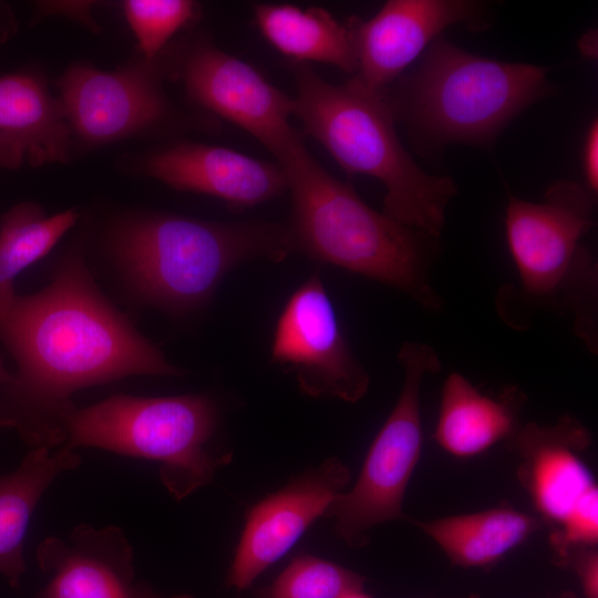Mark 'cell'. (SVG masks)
Segmentation results:
<instances>
[{
  "label": "cell",
  "instance_id": "obj_1",
  "mask_svg": "<svg viewBox=\"0 0 598 598\" xmlns=\"http://www.w3.org/2000/svg\"><path fill=\"white\" fill-rule=\"evenodd\" d=\"M0 341L17 364L0 388V426L31 448L64 444L81 389L183 374L102 295L75 252L44 289L0 309Z\"/></svg>",
  "mask_w": 598,
  "mask_h": 598
},
{
  "label": "cell",
  "instance_id": "obj_2",
  "mask_svg": "<svg viewBox=\"0 0 598 598\" xmlns=\"http://www.w3.org/2000/svg\"><path fill=\"white\" fill-rule=\"evenodd\" d=\"M296 83L292 116L349 175H365L385 187L383 213L398 223L439 237L446 207L456 195L452 178L425 173L396 134L384 91L357 75L341 84L322 79L309 64L288 61Z\"/></svg>",
  "mask_w": 598,
  "mask_h": 598
},
{
  "label": "cell",
  "instance_id": "obj_3",
  "mask_svg": "<svg viewBox=\"0 0 598 598\" xmlns=\"http://www.w3.org/2000/svg\"><path fill=\"white\" fill-rule=\"evenodd\" d=\"M277 163L291 196L287 226L296 250L402 290L425 309H441L429 276L434 237L371 208L312 157L302 138Z\"/></svg>",
  "mask_w": 598,
  "mask_h": 598
},
{
  "label": "cell",
  "instance_id": "obj_4",
  "mask_svg": "<svg viewBox=\"0 0 598 598\" xmlns=\"http://www.w3.org/2000/svg\"><path fill=\"white\" fill-rule=\"evenodd\" d=\"M548 69L472 54L435 39L388 97L395 120L435 145L488 146L529 105L549 96Z\"/></svg>",
  "mask_w": 598,
  "mask_h": 598
},
{
  "label": "cell",
  "instance_id": "obj_5",
  "mask_svg": "<svg viewBox=\"0 0 598 598\" xmlns=\"http://www.w3.org/2000/svg\"><path fill=\"white\" fill-rule=\"evenodd\" d=\"M112 249L146 300L183 312L207 301L236 266L260 258L281 261L296 246L287 225L153 214L118 225Z\"/></svg>",
  "mask_w": 598,
  "mask_h": 598
},
{
  "label": "cell",
  "instance_id": "obj_6",
  "mask_svg": "<svg viewBox=\"0 0 598 598\" xmlns=\"http://www.w3.org/2000/svg\"><path fill=\"white\" fill-rule=\"evenodd\" d=\"M218 410L205 394H114L74 411L63 447H96L158 463L159 480L182 501L209 484L231 461L213 445Z\"/></svg>",
  "mask_w": 598,
  "mask_h": 598
},
{
  "label": "cell",
  "instance_id": "obj_7",
  "mask_svg": "<svg viewBox=\"0 0 598 598\" xmlns=\"http://www.w3.org/2000/svg\"><path fill=\"white\" fill-rule=\"evenodd\" d=\"M403 370L399 398L375 435L354 485L338 495L326 517L349 547L363 548L370 530L409 517L403 499L422 453L421 388L424 378L441 371L437 352L429 344L405 342L398 353Z\"/></svg>",
  "mask_w": 598,
  "mask_h": 598
},
{
  "label": "cell",
  "instance_id": "obj_8",
  "mask_svg": "<svg viewBox=\"0 0 598 598\" xmlns=\"http://www.w3.org/2000/svg\"><path fill=\"white\" fill-rule=\"evenodd\" d=\"M594 224V194L570 181L549 186L544 200L511 196L505 233L522 287L534 298L564 292L578 305L581 293L592 299L596 270L580 245Z\"/></svg>",
  "mask_w": 598,
  "mask_h": 598
},
{
  "label": "cell",
  "instance_id": "obj_9",
  "mask_svg": "<svg viewBox=\"0 0 598 598\" xmlns=\"http://www.w3.org/2000/svg\"><path fill=\"white\" fill-rule=\"evenodd\" d=\"M171 71L193 102L249 133L276 159L301 138L289 121L293 99L209 40L188 43Z\"/></svg>",
  "mask_w": 598,
  "mask_h": 598
},
{
  "label": "cell",
  "instance_id": "obj_10",
  "mask_svg": "<svg viewBox=\"0 0 598 598\" xmlns=\"http://www.w3.org/2000/svg\"><path fill=\"white\" fill-rule=\"evenodd\" d=\"M271 360L292 372L300 390L312 398L355 403L369 389V374L352 353L318 274L286 302L276 323Z\"/></svg>",
  "mask_w": 598,
  "mask_h": 598
},
{
  "label": "cell",
  "instance_id": "obj_11",
  "mask_svg": "<svg viewBox=\"0 0 598 598\" xmlns=\"http://www.w3.org/2000/svg\"><path fill=\"white\" fill-rule=\"evenodd\" d=\"M153 63L111 72L86 64L68 68L55 85L72 133L99 145L171 123L176 111Z\"/></svg>",
  "mask_w": 598,
  "mask_h": 598
},
{
  "label": "cell",
  "instance_id": "obj_12",
  "mask_svg": "<svg viewBox=\"0 0 598 598\" xmlns=\"http://www.w3.org/2000/svg\"><path fill=\"white\" fill-rule=\"evenodd\" d=\"M350 481L348 466L330 457L252 505L245 516L227 586L249 588L319 517L326 516Z\"/></svg>",
  "mask_w": 598,
  "mask_h": 598
},
{
  "label": "cell",
  "instance_id": "obj_13",
  "mask_svg": "<svg viewBox=\"0 0 598 598\" xmlns=\"http://www.w3.org/2000/svg\"><path fill=\"white\" fill-rule=\"evenodd\" d=\"M482 6L468 0H390L369 20L346 22L357 59L354 75L382 91L437 35L456 23H481Z\"/></svg>",
  "mask_w": 598,
  "mask_h": 598
},
{
  "label": "cell",
  "instance_id": "obj_14",
  "mask_svg": "<svg viewBox=\"0 0 598 598\" xmlns=\"http://www.w3.org/2000/svg\"><path fill=\"white\" fill-rule=\"evenodd\" d=\"M48 580L35 598H159L136 579L133 547L122 528L82 523L37 548Z\"/></svg>",
  "mask_w": 598,
  "mask_h": 598
},
{
  "label": "cell",
  "instance_id": "obj_15",
  "mask_svg": "<svg viewBox=\"0 0 598 598\" xmlns=\"http://www.w3.org/2000/svg\"><path fill=\"white\" fill-rule=\"evenodd\" d=\"M141 171L174 189L216 197L236 210L288 190L285 171L278 163L196 142L175 143L146 155Z\"/></svg>",
  "mask_w": 598,
  "mask_h": 598
},
{
  "label": "cell",
  "instance_id": "obj_16",
  "mask_svg": "<svg viewBox=\"0 0 598 598\" xmlns=\"http://www.w3.org/2000/svg\"><path fill=\"white\" fill-rule=\"evenodd\" d=\"M519 455L518 480L540 520L557 526L590 488L597 486L584 461L591 443L577 419L561 416L553 424L520 425L512 437Z\"/></svg>",
  "mask_w": 598,
  "mask_h": 598
},
{
  "label": "cell",
  "instance_id": "obj_17",
  "mask_svg": "<svg viewBox=\"0 0 598 598\" xmlns=\"http://www.w3.org/2000/svg\"><path fill=\"white\" fill-rule=\"evenodd\" d=\"M72 130L60 99L37 74L0 76V167L65 163Z\"/></svg>",
  "mask_w": 598,
  "mask_h": 598
},
{
  "label": "cell",
  "instance_id": "obj_18",
  "mask_svg": "<svg viewBox=\"0 0 598 598\" xmlns=\"http://www.w3.org/2000/svg\"><path fill=\"white\" fill-rule=\"evenodd\" d=\"M525 400L517 386L504 389L498 396L483 394L463 374L453 372L442 388L433 436L442 450L455 457L480 455L512 440L520 426L518 415Z\"/></svg>",
  "mask_w": 598,
  "mask_h": 598
},
{
  "label": "cell",
  "instance_id": "obj_19",
  "mask_svg": "<svg viewBox=\"0 0 598 598\" xmlns=\"http://www.w3.org/2000/svg\"><path fill=\"white\" fill-rule=\"evenodd\" d=\"M82 462L76 450L31 448L12 471L0 474V575L19 589L25 573L24 540L34 509L62 473Z\"/></svg>",
  "mask_w": 598,
  "mask_h": 598
},
{
  "label": "cell",
  "instance_id": "obj_20",
  "mask_svg": "<svg viewBox=\"0 0 598 598\" xmlns=\"http://www.w3.org/2000/svg\"><path fill=\"white\" fill-rule=\"evenodd\" d=\"M450 561L463 568H488L525 543L540 527L537 516L512 506L451 515L432 520L409 518Z\"/></svg>",
  "mask_w": 598,
  "mask_h": 598
},
{
  "label": "cell",
  "instance_id": "obj_21",
  "mask_svg": "<svg viewBox=\"0 0 598 598\" xmlns=\"http://www.w3.org/2000/svg\"><path fill=\"white\" fill-rule=\"evenodd\" d=\"M255 23L262 37L288 61L321 62L346 73L357 72L348 27L328 10L290 3H254Z\"/></svg>",
  "mask_w": 598,
  "mask_h": 598
},
{
  "label": "cell",
  "instance_id": "obj_22",
  "mask_svg": "<svg viewBox=\"0 0 598 598\" xmlns=\"http://www.w3.org/2000/svg\"><path fill=\"white\" fill-rule=\"evenodd\" d=\"M73 210L47 216L33 202H22L7 210L0 220V309L17 296L14 278L45 256L76 223Z\"/></svg>",
  "mask_w": 598,
  "mask_h": 598
},
{
  "label": "cell",
  "instance_id": "obj_23",
  "mask_svg": "<svg viewBox=\"0 0 598 598\" xmlns=\"http://www.w3.org/2000/svg\"><path fill=\"white\" fill-rule=\"evenodd\" d=\"M365 578L333 561L302 555L259 592V598H338L363 588Z\"/></svg>",
  "mask_w": 598,
  "mask_h": 598
},
{
  "label": "cell",
  "instance_id": "obj_24",
  "mask_svg": "<svg viewBox=\"0 0 598 598\" xmlns=\"http://www.w3.org/2000/svg\"><path fill=\"white\" fill-rule=\"evenodd\" d=\"M123 10L148 63H153L171 38L199 12L198 4L189 0H126Z\"/></svg>",
  "mask_w": 598,
  "mask_h": 598
},
{
  "label": "cell",
  "instance_id": "obj_25",
  "mask_svg": "<svg viewBox=\"0 0 598 598\" xmlns=\"http://www.w3.org/2000/svg\"><path fill=\"white\" fill-rule=\"evenodd\" d=\"M598 543V487L590 488L576 503L567 516L555 526L549 544L556 564L563 566L570 550L597 546Z\"/></svg>",
  "mask_w": 598,
  "mask_h": 598
},
{
  "label": "cell",
  "instance_id": "obj_26",
  "mask_svg": "<svg viewBox=\"0 0 598 598\" xmlns=\"http://www.w3.org/2000/svg\"><path fill=\"white\" fill-rule=\"evenodd\" d=\"M563 566L574 569L586 598H598L597 546L578 547L570 550Z\"/></svg>",
  "mask_w": 598,
  "mask_h": 598
},
{
  "label": "cell",
  "instance_id": "obj_27",
  "mask_svg": "<svg viewBox=\"0 0 598 598\" xmlns=\"http://www.w3.org/2000/svg\"><path fill=\"white\" fill-rule=\"evenodd\" d=\"M584 174L586 188L590 193L598 189V122L594 121L586 135L582 153Z\"/></svg>",
  "mask_w": 598,
  "mask_h": 598
},
{
  "label": "cell",
  "instance_id": "obj_28",
  "mask_svg": "<svg viewBox=\"0 0 598 598\" xmlns=\"http://www.w3.org/2000/svg\"><path fill=\"white\" fill-rule=\"evenodd\" d=\"M17 31V20L11 8L0 2V45L6 43Z\"/></svg>",
  "mask_w": 598,
  "mask_h": 598
},
{
  "label": "cell",
  "instance_id": "obj_29",
  "mask_svg": "<svg viewBox=\"0 0 598 598\" xmlns=\"http://www.w3.org/2000/svg\"><path fill=\"white\" fill-rule=\"evenodd\" d=\"M594 35H596V32L592 31L584 34L579 43L581 52L591 58L597 55V39Z\"/></svg>",
  "mask_w": 598,
  "mask_h": 598
},
{
  "label": "cell",
  "instance_id": "obj_30",
  "mask_svg": "<svg viewBox=\"0 0 598 598\" xmlns=\"http://www.w3.org/2000/svg\"><path fill=\"white\" fill-rule=\"evenodd\" d=\"M12 373L6 368L2 358L0 357V388L10 382Z\"/></svg>",
  "mask_w": 598,
  "mask_h": 598
},
{
  "label": "cell",
  "instance_id": "obj_31",
  "mask_svg": "<svg viewBox=\"0 0 598 598\" xmlns=\"http://www.w3.org/2000/svg\"><path fill=\"white\" fill-rule=\"evenodd\" d=\"M338 598H372L369 594H367L363 588L354 589L351 591H348Z\"/></svg>",
  "mask_w": 598,
  "mask_h": 598
},
{
  "label": "cell",
  "instance_id": "obj_32",
  "mask_svg": "<svg viewBox=\"0 0 598 598\" xmlns=\"http://www.w3.org/2000/svg\"><path fill=\"white\" fill-rule=\"evenodd\" d=\"M171 598H193V597L189 596V595H178V596H174V597H171Z\"/></svg>",
  "mask_w": 598,
  "mask_h": 598
}]
</instances>
